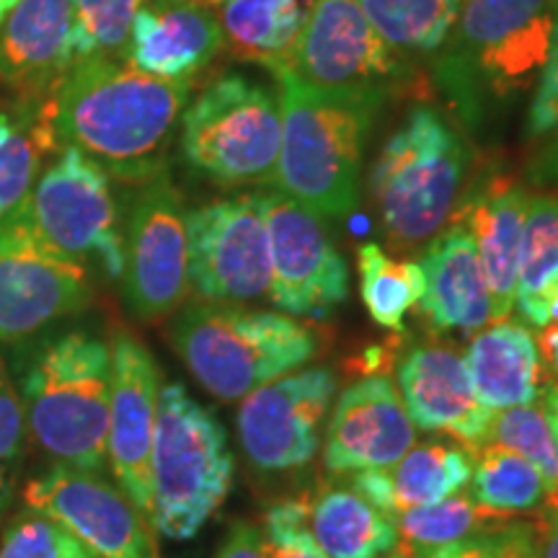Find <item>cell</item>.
Listing matches in <instances>:
<instances>
[{
	"label": "cell",
	"mask_w": 558,
	"mask_h": 558,
	"mask_svg": "<svg viewBox=\"0 0 558 558\" xmlns=\"http://www.w3.org/2000/svg\"><path fill=\"white\" fill-rule=\"evenodd\" d=\"M324 435V469L333 478L386 471L416 445L414 422L388 375H367L344 388Z\"/></svg>",
	"instance_id": "obj_19"
},
{
	"label": "cell",
	"mask_w": 558,
	"mask_h": 558,
	"mask_svg": "<svg viewBox=\"0 0 558 558\" xmlns=\"http://www.w3.org/2000/svg\"><path fill=\"white\" fill-rule=\"evenodd\" d=\"M0 558H94V554L60 522L29 509L5 530Z\"/></svg>",
	"instance_id": "obj_35"
},
{
	"label": "cell",
	"mask_w": 558,
	"mask_h": 558,
	"mask_svg": "<svg viewBox=\"0 0 558 558\" xmlns=\"http://www.w3.org/2000/svg\"><path fill=\"white\" fill-rule=\"evenodd\" d=\"M11 213L47 248L75 262L94 256L120 279L124 256L109 173L81 150H62Z\"/></svg>",
	"instance_id": "obj_9"
},
{
	"label": "cell",
	"mask_w": 558,
	"mask_h": 558,
	"mask_svg": "<svg viewBox=\"0 0 558 558\" xmlns=\"http://www.w3.org/2000/svg\"><path fill=\"white\" fill-rule=\"evenodd\" d=\"M380 558H409V550H403V548L399 546V548H393V550H390V554L380 556Z\"/></svg>",
	"instance_id": "obj_48"
},
{
	"label": "cell",
	"mask_w": 558,
	"mask_h": 558,
	"mask_svg": "<svg viewBox=\"0 0 558 558\" xmlns=\"http://www.w3.org/2000/svg\"><path fill=\"white\" fill-rule=\"evenodd\" d=\"M235 460L228 432L181 383L158 396L153 437V530L169 541H190L228 499Z\"/></svg>",
	"instance_id": "obj_7"
},
{
	"label": "cell",
	"mask_w": 558,
	"mask_h": 558,
	"mask_svg": "<svg viewBox=\"0 0 558 558\" xmlns=\"http://www.w3.org/2000/svg\"><path fill=\"white\" fill-rule=\"evenodd\" d=\"M94 558H99V556H94Z\"/></svg>",
	"instance_id": "obj_51"
},
{
	"label": "cell",
	"mask_w": 558,
	"mask_h": 558,
	"mask_svg": "<svg viewBox=\"0 0 558 558\" xmlns=\"http://www.w3.org/2000/svg\"><path fill=\"white\" fill-rule=\"evenodd\" d=\"M535 520L541 527L543 558H558V507H543Z\"/></svg>",
	"instance_id": "obj_44"
},
{
	"label": "cell",
	"mask_w": 558,
	"mask_h": 558,
	"mask_svg": "<svg viewBox=\"0 0 558 558\" xmlns=\"http://www.w3.org/2000/svg\"><path fill=\"white\" fill-rule=\"evenodd\" d=\"M73 62L70 0H19L0 24V83L24 94L52 90Z\"/></svg>",
	"instance_id": "obj_23"
},
{
	"label": "cell",
	"mask_w": 558,
	"mask_h": 558,
	"mask_svg": "<svg viewBox=\"0 0 558 558\" xmlns=\"http://www.w3.org/2000/svg\"><path fill=\"white\" fill-rule=\"evenodd\" d=\"M530 190L501 158L476 160L456 220L471 230L481 267H484L492 324L514 313L518 262L525 228Z\"/></svg>",
	"instance_id": "obj_18"
},
{
	"label": "cell",
	"mask_w": 558,
	"mask_h": 558,
	"mask_svg": "<svg viewBox=\"0 0 558 558\" xmlns=\"http://www.w3.org/2000/svg\"><path fill=\"white\" fill-rule=\"evenodd\" d=\"M190 290L207 303L269 298L271 256L259 192L213 199L186 215Z\"/></svg>",
	"instance_id": "obj_12"
},
{
	"label": "cell",
	"mask_w": 558,
	"mask_h": 558,
	"mask_svg": "<svg viewBox=\"0 0 558 558\" xmlns=\"http://www.w3.org/2000/svg\"><path fill=\"white\" fill-rule=\"evenodd\" d=\"M262 541L267 558H329L311 533L305 497L275 501L264 514Z\"/></svg>",
	"instance_id": "obj_37"
},
{
	"label": "cell",
	"mask_w": 558,
	"mask_h": 558,
	"mask_svg": "<svg viewBox=\"0 0 558 558\" xmlns=\"http://www.w3.org/2000/svg\"><path fill=\"white\" fill-rule=\"evenodd\" d=\"M313 0H222L220 26L235 58L269 70L284 65Z\"/></svg>",
	"instance_id": "obj_28"
},
{
	"label": "cell",
	"mask_w": 558,
	"mask_h": 558,
	"mask_svg": "<svg viewBox=\"0 0 558 558\" xmlns=\"http://www.w3.org/2000/svg\"><path fill=\"white\" fill-rule=\"evenodd\" d=\"M275 73H290L311 88L390 94L407 65L369 26L354 0H313L290 58Z\"/></svg>",
	"instance_id": "obj_14"
},
{
	"label": "cell",
	"mask_w": 558,
	"mask_h": 558,
	"mask_svg": "<svg viewBox=\"0 0 558 558\" xmlns=\"http://www.w3.org/2000/svg\"><path fill=\"white\" fill-rule=\"evenodd\" d=\"M558 0H460L435 78L458 122L478 130L530 88L550 58Z\"/></svg>",
	"instance_id": "obj_2"
},
{
	"label": "cell",
	"mask_w": 558,
	"mask_h": 558,
	"mask_svg": "<svg viewBox=\"0 0 558 558\" xmlns=\"http://www.w3.org/2000/svg\"><path fill=\"white\" fill-rule=\"evenodd\" d=\"M499 558H543L541 527L535 518H512L501 530Z\"/></svg>",
	"instance_id": "obj_41"
},
{
	"label": "cell",
	"mask_w": 558,
	"mask_h": 558,
	"mask_svg": "<svg viewBox=\"0 0 558 558\" xmlns=\"http://www.w3.org/2000/svg\"><path fill=\"white\" fill-rule=\"evenodd\" d=\"M558 132V29L550 47V58L535 83L533 101L527 109L525 135L527 140H543Z\"/></svg>",
	"instance_id": "obj_39"
},
{
	"label": "cell",
	"mask_w": 558,
	"mask_h": 558,
	"mask_svg": "<svg viewBox=\"0 0 558 558\" xmlns=\"http://www.w3.org/2000/svg\"><path fill=\"white\" fill-rule=\"evenodd\" d=\"M401 401L416 429L484 448L494 414L473 393L463 354L448 341H418L396 367Z\"/></svg>",
	"instance_id": "obj_20"
},
{
	"label": "cell",
	"mask_w": 558,
	"mask_h": 558,
	"mask_svg": "<svg viewBox=\"0 0 558 558\" xmlns=\"http://www.w3.org/2000/svg\"><path fill=\"white\" fill-rule=\"evenodd\" d=\"M37 163L39 153L34 137L0 111V222L29 194L37 181Z\"/></svg>",
	"instance_id": "obj_36"
},
{
	"label": "cell",
	"mask_w": 558,
	"mask_h": 558,
	"mask_svg": "<svg viewBox=\"0 0 558 558\" xmlns=\"http://www.w3.org/2000/svg\"><path fill=\"white\" fill-rule=\"evenodd\" d=\"M215 558H267V554H264L262 530L251 525V522H235V525H230L226 541H222Z\"/></svg>",
	"instance_id": "obj_42"
},
{
	"label": "cell",
	"mask_w": 558,
	"mask_h": 558,
	"mask_svg": "<svg viewBox=\"0 0 558 558\" xmlns=\"http://www.w3.org/2000/svg\"><path fill=\"white\" fill-rule=\"evenodd\" d=\"M396 54H437L456 26L460 0H354Z\"/></svg>",
	"instance_id": "obj_30"
},
{
	"label": "cell",
	"mask_w": 558,
	"mask_h": 558,
	"mask_svg": "<svg viewBox=\"0 0 558 558\" xmlns=\"http://www.w3.org/2000/svg\"><path fill=\"white\" fill-rule=\"evenodd\" d=\"M469 497L478 507L505 518L538 514L550 501L541 471L518 452L492 442L473 452Z\"/></svg>",
	"instance_id": "obj_29"
},
{
	"label": "cell",
	"mask_w": 558,
	"mask_h": 558,
	"mask_svg": "<svg viewBox=\"0 0 558 558\" xmlns=\"http://www.w3.org/2000/svg\"><path fill=\"white\" fill-rule=\"evenodd\" d=\"M486 442L530 460L548 486V507H558V437L541 401L497 411Z\"/></svg>",
	"instance_id": "obj_33"
},
{
	"label": "cell",
	"mask_w": 558,
	"mask_h": 558,
	"mask_svg": "<svg viewBox=\"0 0 558 558\" xmlns=\"http://www.w3.org/2000/svg\"><path fill=\"white\" fill-rule=\"evenodd\" d=\"M550 424H554V429H556V437H558V418H550Z\"/></svg>",
	"instance_id": "obj_49"
},
{
	"label": "cell",
	"mask_w": 558,
	"mask_h": 558,
	"mask_svg": "<svg viewBox=\"0 0 558 558\" xmlns=\"http://www.w3.org/2000/svg\"><path fill=\"white\" fill-rule=\"evenodd\" d=\"M337 388L333 369L300 367L241 399L235 427L251 469L271 476L313 463Z\"/></svg>",
	"instance_id": "obj_13"
},
{
	"label": "cell",
	"mask_w": 558,
	"mask_h": 558,
	"mask_svg": "<svg viewBox=\"0 0 558 558\" xmlns=\"http://www.w3.org/2000/svg\"><path fill=\"white\" fill-rule=\"evenodd\" d=\"M186 207L169 173L140 184L122 239V298L132 316L158 324L190 295Z\"/></svg>",
	"instance_id": "obj_10"
},
{
	"label": "cell",
	"mask_w": 558,
	"mask_h": 558,
	"mask_svg": "<svg viewBox=\"0 0 558 558\" xmlns=\"http://www.w3.org/2000/svg\"><path fill=\"white\" fill-rule=\"evenodd\" d=\"M16 3H19V0H0V24L9 19V13L16 9Z\"/></svg>",
	"instance_id": "obj_47"
},
{
	"label": "cell",
	"mask_w": 558,
	"mask_h": 558,
	"mask_svg": "<svg viewBox=\"0 0 558 558\" xmlns=\"http://www.w3.org/2000/svg\"><path fill=\"white\" fill-rule=\"evenodd\" d=\"M476 399L497 411L541 401L543 360L538 339L518 320H494L473 333L463 354Z\"/></svg>",
	"instance_id": "obj_24"
},
{
	"label": "cell",
	"mask_w": 558,
	"mask_h": 558,
	"mask_svg": "<svg viewBox=\"0 0 558 558\" xmlns=\"http://www.w3.org/2000/svg\"><path fill=\"white\" fill-rule=\"evenodd\" d=\"M424 275L418 311L432 333H473L492 324V298L471 230L452 218L416 259Z\"/></svg>",
	"instance_id": "obj_22"
},
{
	"label": "cell",
	"mask_w": 558,
	"mask_h": 558,
	"mask_svg": "<svg viewBox=\"0 0 558 558\" xmlns=\"http://www.w3.org/2000/svg\"><path fill=\"white\" fill-rule=\"evenodd\" d=\"M169 339L194 380L226 403L246 399L320 354V333L311 320L207 300L173 313Z\"/></svg>",
	"instance_id": "obj_5"
},
{
	"label": "cell",
	"mask_w": 558,
	"mask_h": 558,
	"mask_svg": "<svg viewBox=\"0 0 558 558\" xmlns=\"http://www.w3.org/2000/svg\"><path fill=\"white\" fill-rule=\"evenodd\" d=\"M514 311L530 329L558 324V192L530 194L522 228Z\"/></svg>",
	"instance_id": "obj_27"
},
{
	"label": "cell",
	"mask_w": 558,
	"mask_h": 558,
	"mask_svg": "<svg viewBox=\"0 0 558 558\" xmlns=\"http://www.w3.org/2000/svg\"><path fill=\"white\" fill-rule=\"evenodd\" d=\"M308 522L329 558H380L399 548L396 520L352 486L318 488L308 499Z\"/></svg>",
	"instance_id": "obj_26"
},
{
	"label": "cell",
	"mask_w": 558,
	"mask_h": 558,
	"mask_svg": "<svg viewBox=\"0 0 558 558\" xmlns=\"http://www.w3.org/2000/svg\"><path fill=\"white\" fill-rule=\"evenodd\" d=\"M527 181L541 190L558 192V132L543 137L541 148L530 158Z\"/></svg>",
	"instance_id": "obj_43"
},
{
	"label": "cell",
	"mask_w": 558,
	"mask_h": 558,
	"mask_svg": "<svg viewBox=\"0 0 558 558\" xmlns=\"http://www.w3.org/2000/svg\"><path fill=\"white\" fill-rule=\"evenodd\" d=\"M507 522H501V525L494 530H486V533L471 535V538L448 543V546L409 550V558H499L501 530H505Z\"/></svg>",
	"instance_id": "obj_40"
},
{
	"label": "cell",
	"mask_w": 558,
	"mask_h": 558,
	"mask_svg": "<svg viewBox=\"0 0 558 558\" xmlns=\"http://www.w3.org/2000/svg\"><path fill=\"white\" fill-rule=\"evenodd\" d=\"M393 520L399 527V546L403 550H424L486 533V530L499 527L501 522L512 518L488 512V509L478 507L469 494L460 492L456 497L435 501V505L403 509Z\"/></svg>",
	"instance_id": "obj_32"
},
{
	"label": "cell",
	"mask_w": 558,
	"mask_h": 558,
	"mask_svg": "<svg viewBox=\"0 0 558 558\" xmlns=\"http://www.w3.org/2000/svg\"><path fill=\"white\" fill-rule=\"evenodd\" d=\"M26 418L19 393L13 390L9 375L0 367V512L9 507L16 492L19 469L24 463Z\"/></svg>",
	"instance_id": "obj_38"
},
{
	"label": "cell",
	"mask_w": 558,
	"mask_h": 558,
	"mask_svg": "<svg viewBox=\"0 0 558 558\" xmlns=\"http://www.w3.org/2000/svg\"><path fill=\"white\" fill-rule=\"evenodd\" d=\"M26 507L60 522L99 558H158L153 522L120 486L94 471L54 463L24 492Z\"/></svg>",
	"instance_id": "obj_16"
},
{
	"label": "cell",
	"mask_w": 558,
	"mask_h": 558,
	"mask_svg": "<svg viewBox=\"0 0 558 558\" xmlns=\"http://www.w3.org/2000/svg\"><path fill=\"white\" fill-rule=\"evenodd\" d=\"M360 295L369 318L388 331H403L409 313L418 308L424 275L418 262L396 259L380 243H362L357 251Z\"/></svg>",
	"instance_id": "obj_31"
},
{
	"label": "cell",
	"mask_w": 558,
	"mask_h": 558,
	"mask_svg": "<svg viewBox=\"0 0 558 558\" xmlns=\"http://www.w3.org/2000/svg\"><path fill=\"white\" fill-rule=\"evenodd\" d=\"M190 99V83L156 78L111 54L73 62L50 90L47 140L101 166L109 177L145 184L166 158Z\"/></svg>",
	"instance_id": "obj_1"
},
{
	"label": "cell",
	"mask_w": 558,
	"mask_h": 558,
	"mask_svg": "<svg viewBox=\"0 0 558 558\" xmlns=\"http://www.w3.org/2000/svg\"><path fill=\"white\" fill-rule=\"evenodd\" d=\"M473 473V452L458 442L414 445L386 471L344 476L347 486L396 518L403 509L435 505L463 492Z\"/></svg>",
	"instance_id": "obj_25"
},
{
	"label": "cell",
	"mask_w": 558,
	"mask_h": 558,
	"mask_svg": "<svg viewBox=\"0 0 558 558\" xmlns=\"http://www.w3.org/2000/svg\"><path fill=\"white\" fill-rule=\"evenodd\" d=\"M111 347L83 331L41 344L21 380L26 429L62 465L99 473L107 465Z\"/></svg>",
	"instance_id": "obj_6"
},
{
	"label": "cell",
	"mask_w": 558,
	"mask_h": 558,
	"mask_svg": "<svg viewBox=\"0 0 558 558\" xmlns=\"http://www.w3.org/2000/svg\"><path fill=\"white\" fill-rule=\"evenodd\" d=\"M209 3H222V0H209Z\"/></svg>",
	"instance_id": "obj_50"
},
{
	"label": "cell",
	"mask_w": 558,
	"mask_h": 558,
	"mask_svg": "<svg viewBox=\"0 0 558 558\" xmlns=\"http://www.w3.org/2000/svg\"><path fill=\"white\" fill-rule=\"evenodd\" d=\"M538 349H541L543 369H548V373L554 375V380L558 383V324L541 331Z\"/></svg>",
	"instance_id": "obj_45"
},
{
	"label": "cell",
	"mask_w": 558,
	"mask_h": 558,
	"mask_svg": "<svg viewBox=\"0 0 558 558\" xmlns=\"http://www.w3.org/2000/svg\"><path fill=\"white\" fill-rule=\"evenodd\" d=\"M160 369L143 341L117 333L111 344L107 463L117 486L153 522L150 456L156 437Z\"/></svg>",
	"instance_id": "obj_17"
},
{
	"label": "cell",
	"mask_w": 558,
	"mask_h": 558,
	"mask_svg": "<svg viewBox=\"0 0 558 558\" xmlns=\"http://www.w3.org/2000/svg\"><path fill=\"white\" fill-rule=\"evenodd\" d=\"M279 145V96L241 73L215 78L181 114L186 163L220 186L275 184Z\"/></svg>",
	"instance_id": "obj_8"
},
{
	"label": "cell",
	"mask_w": 558,
	"mask_h": 558,
	"mask_svg": "<svg viewBox=\"0 0 558 558\" xmlns=\"http://www.w3.org/2000/svg\"><path fill=\"white\" fill-rule=\"evenodd\" d=\"M476 156L460 124L414 107L390 132L369 169V202L388 254L424 248L456 218Z\"/></svg>",
	"instance_id": "obj_4"
},
{
	"label": "cell",
	"mask_w": 558,
	"mask_h": 558,
	"mask_svg": "<svg viewBox=\"0 0 558 558\" xmlns=\"http://www.w3.org/2000/svg\"><path fill=\"white\" fill-rule=\"evenodd\" d=\"M541 403L546 407L550 418H558V383L556 380H550V383H546V386H543Z\"/></svg>",
	"instance_id": "obj_46"
},
{
	"label": "cell",
	"mask_w": 558,
	"mask_h": 558,
	"mask_svg": "<svg viewBox=\"0 0 558 558\" xmlns=\"http://www.w3.org/2000/svg\"><path fill=\"white\" fill-rule=\"evenodd\" d=\"M128 41L137 70L186 83L213 62L226 37L209 0H140Z\"/></svg>",
	"instance_id": "obj_21"
},
{
	"label": "cell",
	"mask_w": 558,
	"mask_h": 558,
	"mask_svg": "<svg viewBox=\"0 0 558 558\" xmlns=\"http://www.w3.org/2000/svg\"><path fill=\"white\" fill-rule=\"evenodd\" d=\"M88 303L86 262L47 248L16 215H5L0 222V341L29 337Z\"/></svg>",
	"instance_id": "obj_15"
},
{
	"label": "cell",
	"mask_w": 558,
	"mask_h": 558,
	"mask_svg": "<svg viewBox=\"0 0 558 558\" xmlns=\"http://www.w3.org/2000/svg\"><path fill=\"white\" fill-rule=\"evenodd\" d=\"M269 233V303L284 316L324 320L349 298V267L326 218L284 197L259 192Z\"/></svg>",
	"instance_id": "obj_11"
},
{
	"label": "cell",
	"mask_w": 558,
	"mask_h": 558,
	"mask_svg": "<svg viewBox=\"0 0 558 558\" xmlns=\"http://www.w3.org/2000/svg\"><path fill=\"white\" fill-rule=\"evenodd\" d=\"M75 62L120 52L130 39L140 0H70Z\"/></svg>",
	"instance_id": "obj_34"
},
{
	"label": "cell",
	"mask_w": 558,
	"mask_h": 558,
	"mask_svg": "<svg viewBox=\"0 0 558 558\" xmlns=\"http://www.w3.org/2000/svg\"><path fill=\"white\" fill-rule=\"evenodd\" d=\"M275 78L282 145L271 190L326 220L349 218L360 202L362 158L386 94L311 88L290 73Z\"/></svg>",
	"instance_id": "obj_3"
}]
</instances>
